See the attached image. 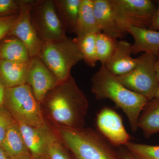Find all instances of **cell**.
<instances>
[{"label":"cell","mask_w":159,"mask_h":159,"mask_svg":"<svg viewBox=\"0 0 159 159\" xmlns=\"http://www.w3.org/2000/svg\"><path fill=\"white\" fill-rule=\"evenodd\" d=\"M119 159H136L125 147H120L118 152Z\"/></svg>","instance_id":"obj_30"},{"label":"cell","mask_w":159,"mask_h":159,"mask_svg":"<svg viewBox=\"0 0 159 159\" xmlns=\"http://www.w3.org/2000/svg\"><path fill=\"white\" fill-rule=\"evenodd\" d=\"M154 99H156L159 100V85L157 90L156 93L155 98Z\"/></svg>","instance_id":"obj_34"},{"label":"cell","mask_w":159,"mask_h":159,"mask_svg":"<svg viewBox=\"0 0 159 159\" xmlns=\"http://www.w3.org/2000/svg\"><path fill=\"white\" fill-rule=\"evenodd\" d=\"M123 147L136 159H159V145L129 142Z\"/></svg>","instance_id":"obj_24"},{"label":"cell","mask_w":159,"mask_h":159,"mask_svg":"<svg viewBox=\"0 0 159 159\" xmlns=\"http://www.w3.org/2000/svg\"><path fill=\"white\" fill-rule=\"evenodd\" d=\"M148 29L159 31V2H157V9Z\"/></svg>","instance_id":"obj_29"},{"label":"cell","mask_w":159,"mask_h":159,"mask_svg":"<svg viewBox=\"0 0 159 159\" xmlns=\"http://www.w3.org/2000/svg\"><path fill=\"white\" fill-rule=\"evenodd\" d=\"M96 34H87L73 39L83 56V60L89 66H95L98 61L96 44Z\"/></svg>","instance_id":"obj_22"},{"label":"cell","mask_w":159,"mask_h":159,"mask_svg":"<svg viewBox=\"0 0 159 159\" xmlns=\"http://www.w3.org/2000/svg\"><path fill=\"white\" fill-rule=\"evenodd\" d=\"M39 57L59 82L70 77L72 68L83 60L74 40L67 36L58 40L43 41Z\"/></svg>","instance_id":"obj_5"},{"label":"cell","mask_w":159,"mask_h":159,"mask_svg":"<svg viewBox=\"0 0 159 159\" xmlns=\"http://www.w3.org/2000/svg\"><path fill=\"white\" fill-rule=\"evenodd\" d=\"M0 159H11L6 153L4 150L0 147Z\"/></svg>","instance_id":"obj_32"},{"label":"cell","mask_w":159,"mask_h":159,"mask_svg":"<svg viewBox=\"0 0 159 159\" xmlns=\"http://www.w3.org/2000/svg\"><path fill=\"white\" fill-rule=\"evenodd\" d=\"M67 148L60 140L56 141L51 145L48 152V159H72Z\"/></svg>","instance_id":"obj_27"},{"label":"cell","mask_w":159,"mask_h":159,"mask_svg":"<svg viewBox=\"0 0 159 159\" xmlns=\"http://www.w3.org/2000/svg\"><path fill=\"white\" fill-rule=\"evenodd\" d=\"M41 106L46 119L54 127H84L89 101L72 76L50 91Z\"/></svg>","instance_id":"obj_1"},{"label":"cell","mask_w":159,"mask_h":159,"mask_svg":"<svg viewBox=\"0 0 159 159\" xmlns=\"http://www.w3.org/2000/svg\"><path fill=\"white\" fill-rule=\"evenodd\" d=\"M5 88L0 81V106L4 105V97Z\"/></svg>","instance_id":"obj_31"},{"label":"cell","mask_w":159,"mask_h":159,"mask_svg":"<svg viewBox=\"0 0 159 159\" xmlns=\"http://www.w3.org/2000/svg\"><path fill=\"white\" fill-rule=\"evenodd\" d=\"M138 58L139 61L134 68L117 77L125 87L149 101L155 98L159 85L155 68L157 56L143 53Z\"/></svg>","instance_id":"obj_6"},{"label":"cell","mask_w":159,"mask_h":159,"mask_svg":"<svg viewBox=\"0 0 159 159\" xmlns=\"http://www.w3.org/2000/svg\"><path fill=\"white\" fill-rule=\"evenodd\" d=\"M101 32L94 12L93 0H81L74 33L77 37Z\"/></svg>","instance_id":"obj_18"},{"label":"cell","mask_w":159,"mask_h":159,"mask_svg":"<svg viewBox=\"0 0 159 159\" xmlns=\"http://www.w3.org/2000/svg\"><path fill=\"white\" fill-rule=\"evenodd\" d=\"M17 123L32 157L48 158L51 145L59 139L54 129L50 125L37 127Z\"/></svg>","instance_id":"obj_11"},{"label":"cell","mask_w":159,"mask_h":159,"mask_svg":"<svg viewBox=\"0 0 159 159\" xmlns=\"http://www.w3.org/2000/svg\"><path fill=\"white\" fill-rule=\"evenodd\" d=\"M18 15L0 17V41L9 34L17 20Z\"/></svg>","instance_id":"obj_28"},{"label":"cell","mask_w":159,"mask_h":159,"mask_svg":"<svg viewBox=\"0 0 159 159\" xmlns=\"http://www.w3.org/2000/svg\"><path fill=\"white\" fill-rule=\"evenodd\" d=\"M126 32L132 36L134 40L131 47L132 54L143 52L157 57L159 52V31L130 26Z\"/></svg>","instance_id":"obj_15"},{"label":"cell","mask_w":159,"mask_h":159,"mask_svg":"<svg viewBox=\"0 0 159 159\" xmlns=\"http://www.w3.org/2000/svg\"><path fill=\"white\" fill-rule=\"evenodd\" d=\"M29 63L30 61L19 63L0 60V81L4 88H10L27 84Z\"/></svg>","instance_id":"obj_16"},{"label":"cell","mask_w":159,"mask_h":159,"mask_svg":"<svg viewBox=\"0 0 159 159\" xmlns=\"http://www.w3.org/2000/svg\"><path fill=\"white\" fill-rule=\"evenodd\" d=\"M131 44L124 40L117 41L113 54L105 65L112 74L116 76L124 75L136 66L139 59L132 57Z\"/></svg>","instance_id":"obj_13"},{"label":"cell","mask_w":159,"mask_h":159,"mask_svg":"<svg viewBox=\"0 0 159 159\" xmlns=\"http://www.w3.org/2000/svg\"><path fill=\"white\" fill-rule=\"evenodd\" d=\"M157 57H158L159 59V52L158 54Z\"/></svg>","instance_id":"obj_36"},{"label":"cell","mask_w":159,"mask_h":159,"mask_svg":"<svg viewBox=\"0 0 159 159\" xmlns=\"http://www.w3.org/2000/svg\"><path fill=\"white\" fill-rule=\"evenodd\" d=\"M81 0H53L58 17L67 32L74 33Z\"/></svg>","instance_id":"obj_21"},{"label":"cell","mask_w":159,"mask_h":159,"mask_svg":"<svg viewBox=\"0 0 159 159\" xmlns=\"http://www.w3.org/2000/svg\"><path fill=\"white\" fill-rule=\"evenodd\" d=\"M118 39L100 32L96 34V44L98 61L105 65L113 54Z\"/></svg>","instance_id":"obj_23"},{"label":"cell","mask_w":159,"mask_h":159,"mask_svg":"<svg viewBox=\"0 0 159 159\" xmlns=\"http://www.w3.org/2000/svg\"><path fill=\"white\" fill-rule=\"evenodd\" d=\"M9 36L0 44V60L19 63L29 62L31 57L24 43L17 37Z\"/></svg>","instance_id":"obj_19"},{"label":"cell","mask_w":159,"mask_h":159,"mask_svg":"<svg viewBox=\"0 0 159 159\" xmlns=\"http://www.w3.org/2000/svg\"><path fill=\"white\" fill-rule=\"evenodd\" d=\"M33 2V0H21L19 14L7 35L20 40L28 49L31 58L39 56L43 44L31 23L30 13Z\"/></svg>","instance_id":"obj_9"},{"label":"cell","mask_w":159,"mask_h":159,"mask_svg":"<svg viewBox=\"0 0 159 159\" xmlns=\"http://www.w3.org/2000/svg\"><path fill=\"white\" fill-rule=\"evenodd\" d=\"M16 122V121L5 106H0V145L7 131Z\"/></svg>","instance_id":"obj_25"},{"label":"cell","mask_w":159,"mask_h":159,"mask_svg":"<svg viewBox=\"0 0 159 159\" xmlns=\"http://www.w3.org/2000/svg\"><path fill=\"white\" fill-rule=\"evenodd\" d=\"M74 159H119L118 152L99 132L89 128H54Z\"/></svg>","instance_id":"obj_3"},{"label":"cell","mask_w":159,"mask_h":159,"mask_svg":"<svg viewBox=\"0 0 159 159\" xmlns=\"http://www.w3.org/2000/svg\"><path fill=\"white\" fill-rule=\"evenodd\" d=\"M30 17L34 30L43 41L66 37V30L57 15L53 0L33 1Z\"/></svg>","instance_id":"obj_8"},{"label":"cell","mask_w":159,"mask_h":159,"mask_svg":"<svg viewBox=\"0 0 159 159\" xmlns=\"http://www.w3.org/2000/svg\"><path fill=\"white\" fill-rule=\"evenodd\" d=\"M91 82V92L96 99H109L115 102L126 115L131 130L136 131L139 116L148 99L125 87L104 65L93 75Z\"/></svg>","instance_id":"obj_2"},{"label":"cell","mask_w":159,"mask_h":159,"mask_svg":"<svg viewBox=\"0 0 159 159\" xmlns=\"http://www.w3.org/2000/svg\"><path fill=\"white\" fill-rule=\"evenodd\" d=\"M138 127L142 129L145 138L159 132V100L148 101L139 116Z\"/></svg>","instance_id":"obj_20"},{"label":"cell","mask_w":159,"mask_h":159,"mask_svg":"<svg viewBox=\"0 0 159 159\" xmlns=\"http://www.w3.org/2000/svg\"><path fill=\"white\" fill-rule=\"evenodd\" d=\"M27 159H48V158H34L32 157L31 158Z\"/></svg>","instance_id":"obj_35"},{"label":"cell","mask_w":159,"mask_h":159,"mask_svg":"<svg viewBox=\"0 0 159 159\" xmlns=\"http://www.w3.org/2000/svg\"><path fill=\"white\" fill-rule=\"evenodd\" d=\"M155 68L157 73V78L159 82V60H157L156 61Z\"/></svg>","instance_id":"obj_33"},{"label":"cell","mask_w":159,"mask_h":159,"mask_svg":"<svg viewBox=\"0 0 159 159\" xmlns=\"http://www.w3.org/2000/svg\"><path fill=\"white\" fill-rule=\"evenodd\" d=\"M118 26L125 33L130 26L148 29L157 6L150 0H111Z\"/></svg>","instance_id":"obj_7"},{"label":"cell","mask_w":159,"mask_h":159,"mask_svg":"<svg viewBox=\"0 0 159 159\" xmlns=\"http://www.w3.org/2000/svg\"><path fill=\"white\" fill-rule=\"evenodd\" d=\"M58 83L55 75L39 57L31 58L27 84L30 86L40 104L42 103L49 92Z\"/></svg>","instance_id":"obj_12"},{"label":"cell","mask_w":159,"mask_h":159,"mask_svg":"<svg viewBox=\"0 0 159 159\" xmlns=\"http://www.w3.org/2000/svg\"><path fill=\"white\" fill-rule=\"evenodd\" d=\"M96 124L100 134L112 145L122 147L130 142L121 116L110 107H105L99 111Z\"/></svg>","instance_id":"obj_10"},{"label":"cell","mask_w":159,"mask_h":159,"mask_svg":"<svg viewBox=\"0 0 159 159\" xmlns=\"http://www.w3.org/2000/svg\"><path fill=\"white\" fill-rule=\"evenodd\" d=\"M0 147L11 159H27L32 157L16 122L7 131Z\"/></svg>","instance_id":"obj_17"},{"label":"cell","mask_w":159,"mask_h":159,"mask_svg":"<svg viewBox=\"0 0 159 159\" xmlns=\"http://www.w3.org/2000/svg\"><path fill=\"white\" fill-rule=\"evenodd\" d=\"M4 106L18 123L37 127L49 125L28 84L5 89Z\"/></svg>","instance_id":"obj_4"},{"label":"cell","mask_w":159,"mask_h":159,"mask_svg":"<svg viewBox=\"0 0 159 159\" xmlns=\"http://www.w3.org/2000/svg\"><path fill=\"white\" fill-rule=\"evenodd\" d=\"M21 0H0V17L19 14Z\"/></svg>","instance_id":"obj_26"},{"label":"cell","mask_w":159,"mask_h":159,"mask_svg":"<svg viewBox=\"0 0 159 159\" xmlns=\"http://www.w3.org/2000/svg\"><path fill=\"white\" fill-rule=\"evenodd\" d=\"M94 12L101 32L115 39L125 34L118 26L111 0H93Z\"/></svg>","instance_id":"obj_14"}]
</instances>
